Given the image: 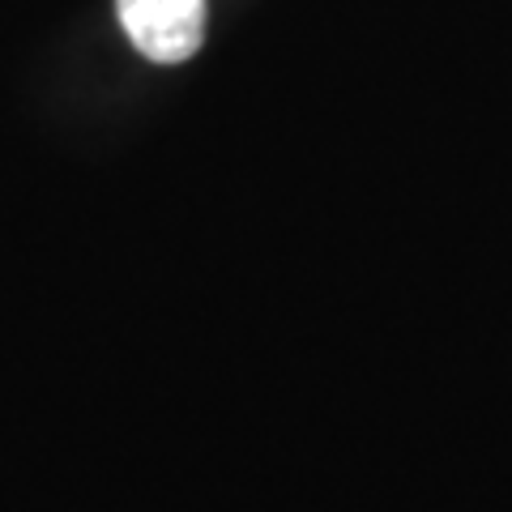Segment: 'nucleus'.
I'll list each match as a JSON object with an SVG mask.
<instances>
[{
  "mask_svg": "<svg viewBox=\"0 0 512 512\" xmlns=\"http://www.w3.org/2000/svg\"><path fill=\"white\" fill-rule=\"evenodd\" d=\"M116 18L154 64H180L205 43V0H116Z\"/></svg>",
  "mask_w": 512,
  "mask_h": 512,
  "instance_id": "1",
  "label": "nucleus"
}]
</instances>
